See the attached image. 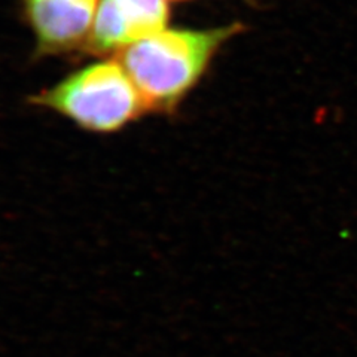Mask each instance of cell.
Returning <instances> with one entry per match:
<instances>
[{"instance_id": "3957f363", "label": "cell", "mask_w": 357, "mask_h": 357, "mask_svg": "<svg viewBox=\"0 0 357 357\" xmlns=\"http://www.w3.org/2000/svg\"><path fill=\"white\" fill-rule=\"evenodd\" d=\"M170 17L169 0H102L86 47L105 55L165 30Z\"/></svg>"}, {"instance_id": "7a4b0ae2", "label": "cell", "mask_w": 357, "mask_h": 357, "mask_svg": "<svg viewBox=\"0 0 357 357\" xmlns=\"http://www.w3.org/2000/svg\"><path fill=\"white\" fill-rule=\"evenodd\" d=\"M30 103L57 112L91 132H115L137 119L146 103L119 61H97L31 96Z\"/></svg>"}, {"instance_id": "277c9868", "label": "cell", "mask_w": 357, "mask_h": 357, "mask_svg": "<svg viewBox=\"0 0 357 357\" xmlns=\"http://www.w3.org/2000/svg\"><path fill=\"white\" fill-rule=\"evenodd\" d=\"M39 55L70 52L89 38L97 0H21Z\"/></svg>"}, {"instance_id": "6da1fadb", "label": "cell", "mask_w": 357, "mask_h": 357, "mask_svg": "<svg viewBox=\"0 0 357 357\" xmlns=\"http://www.w3.org/2000/svg\"><path fill=\"white\" fill-rule=\"evenodd\" d=\"M243 30L240 22L206 30L165 29L124 50L121 64L148 109L167 114L201 81L222 45Z\"/></svg>"}]
</instances>
